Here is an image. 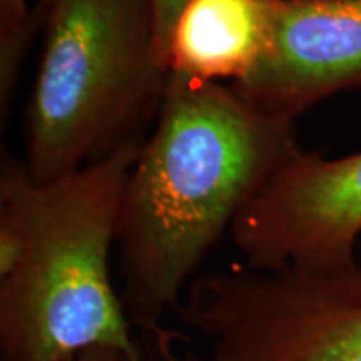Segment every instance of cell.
<instances>
[{"mask_svg": "<svg viewBox=\"0 0 361 361\" xmlns=\"http://www.w3.org/2000/svg\"><path fill=\"white\" fill-rule=\"evenodd\" d=\"M74 361H168V358L146 336V346L135 351L119 346H94L75 356Z\"/></svg>", "mask_w": 361, "mask_h": 361, "instance_id": "10", "label": "cell"}, {"mask_svg": "<svg viewBox=\"0 0 361 361\" xmlns=\"http://www.w3.org/2000/svg\"><path fill=\"white\" fill-rule=\"evenodd\" d=\"M231 87L293 119L324 97L361 87V0H273L268 42Z\"/></svg>", "mask_w": 361, "mask_h": 361, "instance_id": "6", "label": "cell"}, {"mask_svg": "<svg viewBox=\"0 0 361 361\" xmlns=\"http://www.w3.org/2000/svg\"><path fill=\"white\" fill-rule=\"evenodd\" d=\"M171 329L154 345L168 361H361V268H233L192 279Z\"/></svg>", "mask_w": 361, "mask_h": 361, "instance_id": "4", "label": "cell"}, {"mask_svg": "<svg viewBox=\"0 0 361 361\" xmlns=\"http://www.w3.org/2000/svg\"><path fill=\"white\" fill-rule=\"evenodd\" d=\"M157 116L126 179L116 238L121 298L144 336L164 328L243 207L301 151L293 119L179 72Z\"/></svg>", "mask_w": 361, "mask_h": 361, "instance_id": "1", "label": "cell"}, {"mask_svg": "<svg viewBox=\"0 0 361 361\" xmlns=\"http://www.w3.org/2000/svg\"><path fill=\"white\" fill-rule=\"evenodd\" d=\"M252 269L356 264L361 152L324 159L300 151L243 207L229 231Z\"/></svg>", "mask_w": 361, "mask_h": 361, "instance_id": "5", "label": "cell"}, {"mask_svg": "<svg viewBox=\"0 0 361 361\" xmlns=\"http://www.w3.org/2000/svg\"><path fill=\"white\" fill-rule=\"evenodd\" d=\"M142 142L49 184L2 157L0 192L20 207L25 245L0 278V361H74L94 346L141 348L112 284L119 204Z\"/></svg>", "mask_w": 361, "mask_h": 361, "instance_id": "2", "label": "cell"}, {"mask_svg": "<svg viewBox=\"0 0 361 361\" xmlns=\"http://www.w3.org/2000/svg\"><path fill=\"white\" fill-rule=\"evenodd\" d=\"M49 2V0H39V2H37V6H35V8H42L44 6H45V4H47Z\"/></svg>", "mask_w": 361, "mask_h": 361, "instance_id": "11", "label": "cell"}, {"mask_svg": "<svg viewBox=\"0 0 361 361\" xmlns=\"http://www.w3.org/2000/svg\"><path fill=\"white\" fill-rule=\"evenodd\" d=\"M27 119V168L49 184L142 142L169 69L156 52L151 0H49Z\"/></svg>", "mask_w": 361, "mask_h": 361, "instance_id": "3", "label": "cell"}, {"mask_svg": "<svg viewBox=\"0 0 361 361\" xmlns=\"http://www.w3.org/2000/svg\"><path fill=\"white\" fill-rule=\"evenodd\" d=\"M189 0H151L152 13H154V34L156 52L162 66L169 69V44L173 35L176 20L186 7Z\"/></svg>", "mask_w": 361, "mask_h": 361, "instance_id": "9", "label": "cell"}, {"mask_svg": "<svg viewBox=\"0 0 361 361\" xmlns=\"http://www.w3.org/2000/svg\"><path fill=\"white\" fill-rule=\"evenodd\" d=\"M271 7L273 0H189L171 35L169 71L241 80L268 42Z\"/></svg>", "mask_w": 361, "mask_h": 361, "instance_id": "7", "label": "cell"}, {"mask_svg": "<svg viewBox=\"0 0 361 361\" xmlns=\"http://www.w3.org/2000/svg\"><path fill=\"white\" fill-rule=\"evenodd\" d=\"M27 0H0V117L8 116L29 42L37 29Z\"/></svg>", "mask_w": 361, "mask_h": 361, "instance_id": "8", "label": "cell"}]
</instances>
